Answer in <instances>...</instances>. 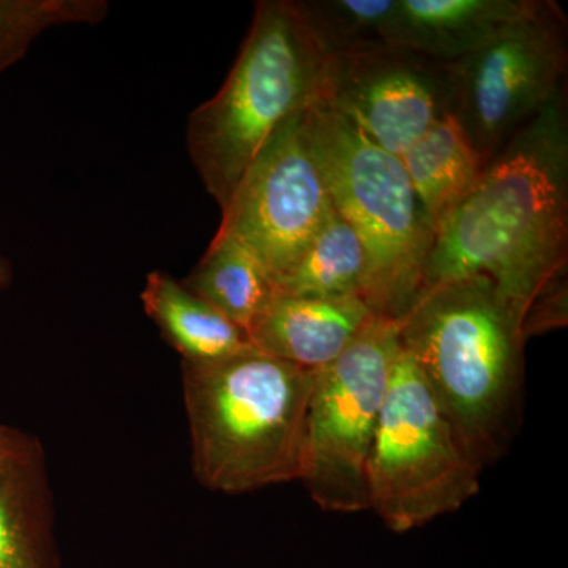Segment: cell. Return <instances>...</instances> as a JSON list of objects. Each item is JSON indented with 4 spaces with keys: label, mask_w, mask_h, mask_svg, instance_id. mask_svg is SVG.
Masks as SVG:
<instances>
[{
    "label": "cell",
    "mask_w": 568,
    "mask_h": 568,
    "mask_svg": "<svg viewBox=\"0 0 568 568\" xmlns=\"http://www.w3.org/2000/svg\"><path fill=\"white\" fill-rule=\"evenodd\" d=\"M568 264L567 85L493 156L437 227L422 293L466 276L491 280L519 324Z\"/></svg>",
    "instance_id": "1"
},
{
    "label": "cell",
    "mask_w": 568,
    "mask_h": 568,
    "mask_svg": "<svg viewBox=\"0 0 568 568\" xmlns=\"http://www.w3.org/2000/svg\"><path fill=\"white\" fill-rule=\"evenodd\" d=\"M399 342L473 462L484 470L503 457L521 413L526 339L491 280L422 293L399 321Z\"/></svg>",
    "instance_id": "2"
},
{
    "label": "cell",
    "mask_w": 568,
    "mask_h": 568,
    "mask_svg": "<svg viewBox=\"0 0 568 568\" xmlns=\"http://www.w3.org/2000/svg\"><path fill=\"white\" fill-rule=\"evenodd\" d=\"M315 372L248 347L182 362L194 477L211 491L244 495L298 480Z\"/></svg>",
    "instance_id": "3"
},
{
    "label": "cell",
    "mask_w": 568,
    "mask_h": 568,
    "mask_svg": "<svg viewBox=\"0 0 568 568\" xmlns=\"http://www.w3.org/2000/svg\"><path fill=\"white\" fill-rule=\"evenodd\" d=\"M324 62L295 0L256 3L226 81L186 126L190 159L222 211L271 138L317 103Z\"/></svg>",
    "instance_id": "4"
},
{
    "label": "cell",
    "mask_w": 568,
    "mask_h": 568,
    "mask_svg": "<svg viewBox=\"0 0 568 568\" xmlns=\"http://www.w3.org/2000/svg\"><path fill=\"white\" fill-rule=\"evenodd\" d=\"M305 125L332 204L364 244L362 298L375 315L399 323L420 297L435 242L402 159L324 104L306 110Z\"/></svg>",
    "instance_id": "5"
},
{
    "label": "cell",
    "mask_w": 568,
    "mask_h": 568,
    "mask_svg": "<svg viewBox=\"0 0 568 568\" xmlns=\"http://www.w3.org/2000/svg\"><path fill=\"white\" fill-rule=\"evenodd\" d=\"M481 473L402 347L369 457V510L409 532L465 506Z\"/></svg>",
    "instance_id": "6"
},
{
    "label": "cell",
    "mask_w": 568,
    "mask_h": 568,
    "mask_svg": "<svg viewBox=\"0 0 568 568\" xmlns=\"http://www.w3.org/2000/svg\"><path fill=\"white\" fill-rule=\"evenodd\" d=\"M399 353V323L376 316L345 353L316 369L298 480L321 510H369V457Z\"/></svg>",
    "instance_id": "7"
},
{
    "label": "cell",
    "mask_w": 568,
    "mask_h": 568,
    "mask_svg": "<svg viewBox=\"0 0 568 568\" xmlns=\"http://www.w3.org/2000/svg\"><path fill=\"white\" fill-rule=\"evenodd\" d=\"M568 21L555 0L447 63L452 111L485 164L567 85Z\"/></svg>",
    "instance_id": "8"
},
{
    "label": "cell",
    "mask_w": 568,
    "mask_h": 568,
    "mask_svg": "<svg viewBox=\"0 0 568 568\" xmlns=\"http://www.w3.org/2000/svg\"><path fill=\"white\" fill-rule=\"evenodd\" d=\"M305 112L284 123L250 164L216 231L245 246L274 284L297 263L334 207L310 145Z\"/></svg>",
    "instance_id": "9"
},
{
    "label": "cell",
    "mask_w": 568,
    "mask_h": 568,
    "mask_svg": "<svg viewBox=\"0 0 568 568\" xmlns=\"http://www.w3.org/2000/svg\"><path fill=\"white\" fill-rule=\"evenodd\" d=\"M317 103L399 156L452 111L447 63L405 48L327 55Z\"/></svg>",
    "instance_id": "10"
},
{
    "label": "cell",
    "mask_w": 568,
    "mask_h": 568,
    "mask_svg": "<svg viewBox=\"0 0 568 568\" xmlns=\"http://www.w3.org/2000/svg\"><path fill=\"white\" fill-rule=\"evenodd\" d=\"M0 568H59L55 511L40 439L0 424Z\"/></svg>",
    "instance_id": "11"
},
{
    "label": "cell",
    "mask_w": 568,
    "mask_h": 568,
    "mask_svg": "<svg viewBox=\"0 0 568 568\" xmlns=\"http://www.w3.org/2000/svg\"><path fill=\"white\" fill-rule=\"evenodd\" d=\"M376 316L361 297H302L275 290L248 339L261 353L316 372L345 353Z\"/></svg>",
    "instance_id": "12"
},
{
    "label": "cell",
    "mask_w": 568,
    "mask_h": 568,
    "mask_svg": "<svg viewBox=\"0 0 568 568\" xmlns=\"http://www.w3.org/2000/svg\"><path fill=\"white\" fill-rule=\"evenodd\" d=\"M537 0H396L387 43L452 63L477 51Z\"/></svg>",
    "instance_id": "13"
},
{
    "label": "cell",
    "mask_w": 568,
    "mask_h": 568,
    "mask_svg": "<svg viewBox=\"0 0 568 568\" xmlns=\"http://www.w3.org/2000/svg\"><path fill=\"white\" fill-rule=\"evenodd\" d=\"M433 231L469 194L485 162L454 111H447L399 155Z\"/></svg>",
    "instance_id": "14"
},
{
    "label": "cell",
    "mask_w": 568,
    "mask_h": 568,
    "mask_svg": "<svg viewBox=\"0 0 568 568\" xmlns=\"http://www.w3.org/2000/svg\"><path fill=\"white\" fill-rule=\"evenodd\" d=\"M141 302L185 364L222 361L252 347L242 328L164 272L148 275Z\"/></svg>",
    "instance_id": "15"
},
{
    "label": "cell",
    "mask_w": 568,
    "mask_h": 568,
    "mask_svg": "<svg viewBox=\"0 0 568 568\" xmlns=\"http://www.w3.org/2000/svg\"><path fill=\"white\" fill-rule=\"evenodd\" d=\"M182 284L246 335L275 294L260 261L234 239L220 234Z\"/></svg>",
    "instance_id": "16"
},
{
    "label": "cell",
    "mask_w": 568,
    "mask_h": 568,
    "mask_svg": "<svg viewBox=\"0 0 568 568\" xmlns=\"http://www.w3.org/2000/svg\"><path fill=\"white\" fill-rule=\"evenodd\" d=\"M365 275L364 244L332 207L297 263L275 283V290L302 297L362 298Z\"/></svg>",
    "instance_id": "17"
},
{
    "label": "cell",
    "mask_w": 568,
    "mask_h": 568,
    "mask_svg": "<svg viewBox=\"0 0 568 568\" xmlns=\"http://www.w3.org/2000/svg\"><path fill=\"white\" fill-rule=\"evenodd\" d=\"M295 3L325 58L388 44V24L396 0H295Z\"/></svg>",
    "instance_id": "18"
},
{
    "label": "cell",
    "mask_w": 568,
    "mask_h": 568,
    "mask_svg": "<svg viewBox=\"0 0 568 568\" xmlns=\"http://www.w3.org/2000/svg\"><path fill=\"white\" fill-rule=\"evenodd\" d=\"M108 10L104 0H0V74L22 61L50 29L99 24Z\"/></svg>",
    "instance_id": "19"
},
{
    "label": "cell",
    "mask_w": 568,
    "mask_h": 568,
    "mask_svg": "<svg viewBox=\"0 0 568 568\" xmlns=\"http://www.w3.org/2000/svg\"><path fill=\"white\" fill-rule=\"evenodd\" d=\"M568 321L567 271L556 275L536 295L521 324L523 338L528 343L532 336L547 334L564 327Z\"/></svg>",
    "instance_id": "20"
},
{
    "label": "cell",
    "mask_w": 568,
    "mask_h": 568,
    "mask_svg": "<svg viewBox=\"0 0 568 568\" xmlns=\"http://www.w3.org/2000/svg\"><path fill=\"white\" fill-rule=\"evenodd\" d=\"M13 282V267H11L10 261L0 254V293L10 286Z\"/></svg>",
    "instance_id": "21"
}]
</instances>
